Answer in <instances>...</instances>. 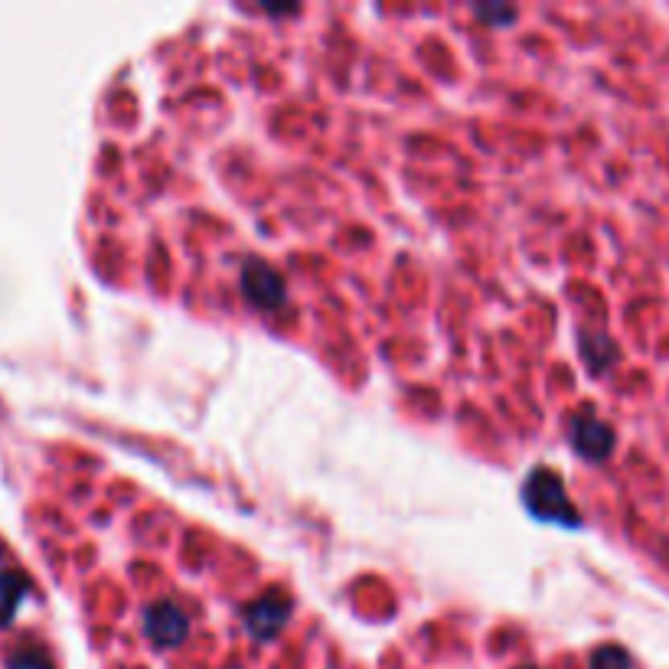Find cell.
<instances>
[{
  "label": "cell",
  "instance_id": "1",
  "mask_svg": "<svg viewBox=\"0 0 669 669\" xmlns=\"http://www.w3.org/2000/svg\"><path fill=\"white\" fill-rule=\"evenodd\" d=\"M523 500L533 509V516L546 519V523H559V526H578L581 516L572 506L566 483L562 478H556L552 471H536L533 478L526 480L523 486Z\"/></svg>",
  "mask_w": 669,
  "mask_h": 669
},
{
  "label": "cell",
  "instance_id": "2",
  "mask_svg": "<svg viewBox=\"0 0 669 669\" xmlns=\"http://www.w3.org/2000/svg\"><path fill=\"white\" fill-rule=\"evenodd\" d=\"M242 290H245V297L255 307L275 310L285 300V278L272 265H265V262H245V268H242Z\"/></svg>",
  "mask_w": 669,
  "mask_h": 669
},
{
  "label": "cell",
  "instance_id": "3",
  "mask_svg": "<svg viewBox=\"0 0 669 669\" xmlns=\"http://www.w3.org/2000/svg\"><path fill=\"white\" fill-rule=\"evenodd\" d=\"M147 634L157 647H180L190 634V617L177 604H157L147 611Z\"/></svg>",
  "mask_w": 669,
  "mask_h": 669
},
{
  "label": "cell",
  "instance_id": "4",
  "mask_svg": "<svg viewBox=\"0 0 669 669\" xmlns=\"http://www.w3.org/2000/svg\"><path fill=\"white\" fill-rule=\"evenodd\" d=\"M572 445L584 461H604L614 451V431L597 418H574Z\"/></svg>",
  "mask_w": 669,
  "mask_h": 669
},
{
  "label": "cell",
  "instance_id": "5",
  "mask_svg": "<svg viewBox=\"0 0 669 669\" xmlns=\"http://www.w3.org/2000/svg\"><path fill=\"white\" fill-rule=\"evenodd\" d=\"M287 614H290L287 601L275 597V594H268V597L255 601V604L245 611V624H249V630H252L259 640H272V637H275V634L287 624Z\"/></svg>",
  "mask_w": 669,
  "mask_h": 669
},
{
  "label": "cell",
  "instance_id": "6",
  "mask_svg": "<svg viewBox=\"0 0 669 669\" xmlns=\"http://www.w3.org/2000/svg\"><path fill=\"white\" fill-rule=\"evenodd\" d=\"M26 594V578L20 572H0V627L13 621L20 611V601Z\"/></svg>",
  "mask_w": 669,
  "mask_h": 669
},
{
  "label": "cell",
  "instance_id": "7",
  "mask_svg": "<svg viewBox=\"0 0 669 669\" xmlns=\"http://www.w3.org/2000/svg\"><path fill=\"white\" fill-rule=\"evenodd\" d=\"M591 669H630V657L621 647H601L591 660Z\"/></svg>",
  "mask_w": 669,
  "mask_h": 669
},
{
  "label": "cell",
  "instance_id": "8",
  "mask_svg": "<svg viewBox=\"0 0 669 669\" xmlns=\"http://www.w3.org/2000/svg\"><path fill=\"white\" fill-rule=\"evenodd\" d=\"M10 669H50V660L40 650H23L20 657L10 660Z\"/></svg>",
  "mask_w": 669,
  "mask_h": 669
}]
</instances>
